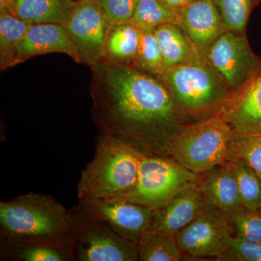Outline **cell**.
I'll return each mask as SVG.
<instances>
[{
    "mask_svg": "<svg viewBox=\"0 0 261 261\" xmlns=\"http://www.w3.org/2000/svg\"><path fill=\"white\" fill-rule=\"evenodd\" d=\"M154 33L166 69L200 56L198 49L177 25L163 24L154 29Z\"/></svg>",
    "mask_w": 261,
    "mask_h": 261,
    "instance_id": "cell-19",
    "label": "cell"
},
{
    "mask_svg": "<svg viewBox=\"0 0 261 261\" xmlns=\"http://www.w3.org/2000/svg\"><path fill=\"white\" fill-rule=\"evenodd\" d=\"M205 53L206 60L224 81L231 94L240 90L261 68L260 60L240 33L225 31Z\"/></svg>",
    "mask_w": 261,
    "mask_h": 261,
    "instance_id": "cell-8",
    "label": "cell"
},
{
    "mask_svg": "<svg viewBox=\"0 0 261 261\" xmlns=\"http://www.w3.org/2000/svg\"><path fill=\"white\" fill-rule=\"evenodd\" d=\"M168 8L180 10L188 3V0H161Z\"/></svg>",
    "mask_w": 261,
    "mask_h": 261,
    "instance_id": "cell-32",
    "label": "cell"
},
{
    "mask_svg": "<svg viewBox=\"0 0 261 261\" xmlns=\"http://www.w3.org/2000/svg\"><path fill=\"white\" fill-rule=\"evenodd\" d=\"M238 184L244 207L251 210L261 209V179L248 165L241 161L227 163Z\"/></svg>",
    "mask_w": 261,
    "mask_h": 261,
    "instance_id": "cell-24",
    "label": "cell"
},
{
    "mask_svg": "<svg viewBox=\"0 0 261 261\" xmlns=\"http://www.w3.org/2000/svg\"><path fill=\"white\" fill-rule=\"evenodd\" d=\"M90 68L92 116L100 134L144 153L165 154L168 140L181 126L162 80L130 65L99 62Z\"/></svg>",
    "mask_w": 261,
    "mask_h": 261,
    "instance_id": "cell-1",
    "label": "cell"
},
{
    "mask_svg": "<svg viewBox=\"0 0 261 261\" xmlns=\"http://www.w3.org/2000/svg\"><path fill=\"white\" fill-rule=\"evenodd\" d=\"M161 80L181 112H203L224 104L231 95L219 73L199 56L168 68Z\"/></svg>",
    "mask_w": 261,
    "mask_h": 261,
    "instance_id": "cell-4",
    "label": "cell"
},
{
    "mask_svg": "<svg viewBox=\"0 0 261 261\" xmlns=\"http://www.w3.org/2000/svg\"><path fill=\"white\" fill-rule=\"evenodd\" d=\"M70 211L49 195L25 194L0 202V236L70 233Z\"/></svg>",
    "mask_w": 261,
    "mask_h": 261,
    "instance_id": "cell-5",
    "label": "cell"
},
{
    "mask_svg": "<svg viewBox=\"0 0 261 261\" xmlns=\"http://www.w3.org/2000/svg\"><path fill=\"white\" fill-rule=\"evenodd\" d=\"M0 260L74 261V244L70 233L0 236Z\"/></svg>",
    "mask_w": 261,
    "mask_h": 261,
    "instance_id": "cell-12",
    "label": "cell"
},
{
    "mask_svg": "<svg viewBox=\"0 0 261 261\" xmlns=\"http://www.w3.org/2000/svg\"><path fill=\"white\" fill-rule=\"evenodd\" d=\"M140 33L141 29L130 21L112 24L101 62L132 66L140 44Z\"/></svg>",
    "mask_w": 261,
    "mask_h": 261,
    "instance_id": "cell-18",
    "label": "cell"
},
{
    "mask_svg": "<svg viewBox=\"0 0 261 261\" xmlns=\"http://www.w3.org/2000/svg\"><path fill=\"white\" fill-rule=\"evenodd\" d=\"M197 182L190 184L166 205L154 211L151 231L176 235L207 207Z\"/></svg>",
    "mask_w": 261,
    "mask_h": 261,
    "instance_id": "cell-14",
    "label": "cell"
},
{
    "mask_svg": "<svg viewBox=\"0 0 261 261\" xmlns=\"http://www.w3.org/2000/svg\"><path fill=\"white\" fill-rule=\"evenodd\" d=\"M226 30L242 34L245 30L254 0H214Z\"/></svg>",
    "mask_w": 261,
    "mask_h": 261,
    "instance_id": "cell-27",
    "label": "cell"
},
{
    "mask_svg": "<svg viewBox=\"0 0 261 261\" xmlns=\"http://www.w3.org/2000/svg\"><path fill=\"white\" fill-rule=\"evenodd\" d=\"M219 114L237 133H261V68L244 87L229 96Z\"/></svg>",
    "mask_w": 261,
    "mask_h": 261,
    "instance_id": "cell-13",
    "label": "cell"
},
{
    "mask_svg": "<svg viewBox=\"0 0 261 261\" xmlns=\"http://www.w3.org/2000/svg\"><path fill=\"white\" fill-rule=\"evenodd\" d=\"M228 216L232 223L234 236L261 243V209L251 210L243 207Z\"/></svg>",
    "mask_w": 261,
    "mask_h": 261,
    "instance_id": "cell-29",
    "label": "cell"
},
{
    "mask_svg": "<svg viewBox=\"0 0 261 261\" xmlns=\"http://www.w3.org/2000/svg\"><path fill=\"white\" fill-rule=\"evenodd\" d=\"M194 1V0H188V3H190V2Z\"/></svg>",
    "mask_w": 261,
    "mask_h": 261,
    "instance_id": "cell-33",
    "label": "cell"
},
{
    "mask_svg": "<svg viewBox=\"0 0 261 261\" xmlns=\"http://www.w3.org/2000/svg\"><path fill=\"white\" fill-rule=\"evenodd\" d=\"M77 206L106 221L118 234L136 243L142 233L150 228L154 214L149 207L118 198L80 200Z\"/></svg>",
    "mask_w": 261,
    "mask_h": 261,
    "instance_id": "cell-11",
    "label": "cell"
},
{
    "mask_svg": "<svg viewBox=\"0 0 261 261\" xmlns=\"http://www.w3.org/2000/svg\"><path fill=\"white\" fill-rule=\"evenodd\" d=\"M200 176V174L189 171L171 158L143 153L135 187L116 198L158 210L187 185L198 181Z\"/></svg>",
    "mask_w": 261,
    "mask_h": 261,
    "instance_id": "cell-6",
    "label": "cell"
},
{
    "mask_svg": "<svg viewBox=\"0 0 261 261\" xmlns=\"http://www.w3.org/2000/svg\"><path fill=\"white\" fill-rule=\"evenodd\" d=\"M132 66L161 78L166 68L154 29H142L140 44Z\"/></svg>",
    "mask_w": 261,
    "mask_h": 261,
    "instance_id": "cell-25",
    "label": "cell"
},
{
    "mask_svg": "<svg viewBox=\"0 0 261 261\" xmlns=\"http://www.w3.org/2000/svg\"><path fill=\"white\" fill-rule=\"evenodd\" d=\"M197 185L207 205L228 215L244 207L236 178L227 163L200 174Z\"/></svg>",
    "mask_w": 261,
    "mask_h": 261,
    "instance_id": "cell-17",
    "label": "cell"
},
{
    "mask_svg": "<svg viewBox=\"0 0 261 261\" xmlns=\"http://www.w3.org/2000/svg\"><path fill=\"white\" fill-rule=\"evenodd\" d=\"M32 24L13 15L0 13V68L13 67L17 48Z\"/></svg>",
    "mask_w": 261,
    "mask_h": 261,
    "instance_id": "cell-22",
    "label": "cell"
},
{
    "mask_svg": "<svg viewBox=\"0 0 261 261\" xmlns=\"http://www.w3.org/2000/svg\"><path fill=\"white\" fill-rule=\"evenodd\" d=\"M142 29H154L163 24H175L180 27L179 10L168 8L161 0H140L130 20Z\"/></svg>",
    "mask_w": 261,
    "mask_h": 261,
    "instance_id": "cell-23",
    "label": "cell"
},
{
    "mask_svg": "<svg viewBox=\"0 0 261 261\" xmlns=\"http://www.w3.org/2000/svg\"><path fill=\"white\" fill-rule=\"evenodd\" d=\"M112 23L97 0H78L65 28L81 60L89 67L102 61L103 49Z\"/></svg>",
    "mask_w": 261,
    "mask_h": 261,
    "instance_id": "cell-10",
    "label": "cell"
},
{
    "mask_svg": "<svg viewBox=\"0 0 261 261\" xmlns=\"http://www.w3.org/2000/svg\"><path fill=\"white\" fill-rule=\"evenodd\" d=\"M137 246L140 261L185 260L176 235L145 230L141 234Z\"/></svg>",
    "mask_w": 261,
    "mask_h": 261,
    "instance_id": "cell-21",
    "label": "cell"
},
{
    "mask_svg": "<svg viewBox=\"0 0 261 261\" xmlns=\"http://www.w3.org/2000/svg\"><path fill=\"white\" fill-rule=\"evenodd\" d=\"M144 152L123 141L99 134L93 159L82 171L80 200L116 198L135 187Z\"/></svg>",
    "mask_w": 261,
    "mask_h": 261,
    "instance_id": "cell-2",
    "label": "cell"
},
{
    "mask_svg": "<svg viewBox=\"0 0 261 261\" xmlns=\"http://www.w3.org/2000/svg\"><path fill=\"white\" fill-rule=\"evenodd\" d=\"M56 53H64L81 63L80 55L65 25L32 24L17 48L13 66L35 56Z\"/></svg>",
    "mask_w": 261,
    "mask_h": 261,
    "instance_id": "cell-15",
    "label": "cell"
},
{
    "mask_svg": "<svg viewBox=\"0 0 261 261\" xmlns=\"http://www.w3.org/2000/svg\"><path fill=\"white\" fill-rule=\"evenodd\" d=\"M234 235L229 216L214 206L205 210L176 234L185 260L216 257L226 239Z\"/></svg>",
    "mask_w": 261,
    "mask_h": 261,
    "instance_id": "cell-9",
    "label": "cell"
},
{
    "mask_svg": "<svg viewBox=\"0 0 261 261\" xmlns=\"http://www.w3.org/2000/svg\"><path fill=\"white\" fill-rule=\"evenodd\" d=\"M17 0H0V13L16 15Z\"/></svg>",
    "mask_w": 261,
    "mask_h": 261,
    "instance_id": "cell-31",
    "label": "cell"
},
{
    "mask_svg": "<svg viewBox=\"0 0 261 261\" xmlns=\"http://www.w3.org/2000/svg\"><path fill=\"white\" fill-rule=\"evenodd\" d=\"M76 4V0H17L16 15L31 24L65 25Z\"/></svg>",
    "mask_w": 261,
    "mask_h": 261,
    "instance_id": "cell-20",
    "label": "cell"
},
{
    "mask_svg": "<svg viewBox=\"0 0 261 261\" xmlns=\"http://www.w3.org/2000/svg\"><path fill=\"white\" fill-rule=\"evenodd\" d=\"M139 1L140 0H97L101 9L113 24L130 21Z\"/></svg>",
    "mask_w": 261,
    "mask_h": 261,
    "instance_id": "cell-30",
    "label": "cell"
},
{
    "mask_svg": "<svg viewBox=\"0 0 261 261\" xmlns=\"http://www.w3.org/2000/svg\"><path fill=\"white\" fill-rule=\"evenodd\" d=\"M233 130L221 115L181 126L168 140L165 154L192 172L202 174L226 164Z\"/></svg>",
    "mask_w": 261,
    "mask_h": 261,
    "instance_id": "cell-3",
    "label": "cell"
},
{
    "mask_svg": "<svg viewBox=\"0 0 261 261\" xmlns=\"http://www.w3.org/2000/svg\"><path fill=\"white\" fill-rule=\"evenodd\" d=\"M259 1L261 2V0H259Z\"/></svg>",
    "mask_w": 261,
    "mask_h": 261,
    "instance_id": "cell-34",
    "label": "cell"
},
{
    "mask_svg": "<svg viewBox=\"0 0 261 261\" xmlns=\"http://www.w3.org/2000/svg\"><path fill=\"white\" fill-rule=\"evenodd\" d=\"M215 258L223 261H261V243L232 235L226 239Z\"/></svg>",
    "mask_w": 261,
    "mask_h": 261,
    "instance_id": "cell-28",
    "label": "cell"
},
{
    "mask_svg": "<svg viewBox=\"0 0 261 261\" xmlns=\"http://www.w3.org/2000/svg\"><path fill=\"white\" fill-rule=\"evenodd\" d=\"M70 234L74 244L75 260H139L137 243L118 234L106 221L78 206L70 210Z\"/></svg>",
    "mask_w": 261,
    "mask_h": 261,
    "instance_id": "cell-7",
    "label": "cell"
},
{
    "mask_svg": "<svg viewBox=\"0 0 261 261\" xmlns=\"http://www.w3.org/2000/svg\"><path fill=\"white\" fill-rule=\"evenodd\" d=\"M76 1H78V0H76Z\"/></svg>",
    "mask_w": 261,
    "mask_h": 261,
    "instance_id": "cell-35",
    "label": "cell"
},
{
    "mask_svg": "<svg viewBox=\"0 0 261 261\" xmlns=\"http://www.w3.org/2000/svg\"><path fill=\"white\" fill-rule=\"evenodd\" d=\"M180 27L199 51L207 50L225 32L222 18L214 0H194L179 10Z\"/></svg>",
    "mask_w": 261,
    "mask_h": 261,
    "instance_id": "cell-16",
    "label": "cell"
},
{
    "mask_svg": "<svg viewBox=\"0 0 261 261\" xmlns=\"http://www.w3.org/2000/svg\"><path fill=\"white\" fill-rule=\"evenodd\" d=\"M235 161L246 163L261 179V133L244 135L233 132L228 163Z\"/></svg>",
    "mask_w": 261,
    "mask_h": 261,
    "instance_id": "cell-26",
    "label": "cell"
}]
</instances>
